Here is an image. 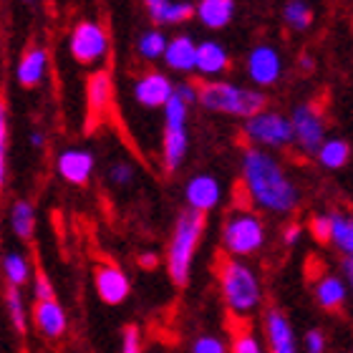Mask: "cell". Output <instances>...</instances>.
<instances>
[{
	"mask_svg": "<svg viewBox=\"0 0 353 353\" xmlns=\"http://www.w3.org/2000/svg\"><path fill=\"white\" fill-rule=\"evenodd\" d=\"M243 184L252 202L272 214H290L301 199L293 179L260 147L243 154Z\"/></svg>",
	"mask_w": 353,
	"mask_h": 353,
	"instance_id": "obj_1",
	"label": "cell"
},
{
	"mask_svg": "<svg viewBox=\"0 0 353 353\" xmlns=\"http://www.w3.org/2000/svg\"><path fill=\"white\" fill-rule=\"evenodd\" d=\"M217 280H220L222 303L232 318L248 321L258 313L263 303V285L258 272L250 265L237 258H225L217 265Z\"/></svg>",
	"mask_w": 353,
	"mask_h": 353,
	"instance_id": "obj_2",
	"label": "cell"
},
{
	"mask_svg": "<svg viewBox=\"0 0 353 353\" xmlns=\"http://www.w3.org/2000/svg\"><path fill=\"white\" fill-rule=\"evenodd\" d=\"M207 214L197 210H182L172 230V240L167 248V272L170 280L176 288H184L190 283L192 263H194V252L199 248V240L205 235Z\"/></svg>",
	"mask_w": 353,
	"mask_h": 353,
	"instance_id": "obj_3",
	"label": "cell"
},
{
	"mask_svg": "<svg viewBox=\"0 0 353 353\" xmlns=\"http://www.w3.org/2000/svg\"><path fill=\"white\" fill-rule=\"evenodd\" d=\"M199 103L217 114L252 119L265 111V96L255 88H245L230 81H205L199 83Z\"/></svg>",
	"mask_w": 353,
	"mask_h": 353,
	"instance_id": "obj_4",
	"label": "cell"
},
{
	"mask_svg": "<svg viewBox=\"0 0 353 353\" xmlns=\"http://www.w3.org/2000/svg\"><path fill=\"white\" fill-rule=\"evenodd\" d=\"M265 245V222L250 210H235L222 225V250L228 258H250Z\"/></svg>",
	"mask_w": 353,
	"mask_h": 353,
	"instance_id": "obj_5",
	"label": "cell"
},
{
	"mask_svg": "<svg viewBox=\"0 0 353 353\" xmlns=\"http://www.w3.org/2000/svg\"><path fill=\"white\" fill-rule=\"evenodd\" d=\"M187 114L190 103L182 96H172L164 106V139H162V154L167 170H179L184 162V154L190 149V134H187Z\"/></svg>",
	"mask_w": 353,
	"mask_h": 353,
	"instance_id": "obj_6",
	"label": "cell"
},
{
	"mask_svg": "<svg viewBox=\"0 0 353 353\" xmlns=\"http://www.w3.org/2000/svg\"><path fill=\"white\" fill-rule=\"evenodd\" d=\"M245 137L255 144V147H270L280 149L295 141L293 121L278 111H260L252 119L245 121Z\"/></svg>",
	"mask_w": 353,
	"mask_h": 353,
	"instance_id": "obj_7",
	"label": "cell"
},
{
	"mask_svg": "<svg viewBox=\"0 0 353 353\" xmlns=\"http://www.w3.org/2000/svg\"><path fill=\"white\" fill-rule=\"evenodd\" d=\"M109 41H106V30L96 21H81L76 23L68 38V51L74 56L76 63L81 66H91L96 61H101L106 56Z\"/></svg>",
	"mask_w": 353,
	"mask_h": 353,
	"instance_id": "obj_8",
	"label": "cell"
},
{
	"mask_svg": "<svg viewBox=\"0 0 353 353\" xmlns=\"http://www.w3.org/2000/svg\"><path fill=\"white\" fill-rule=\"evenodd\" d=\"M295 132V144L301 147L303 154H318L321 147L325 144V126L323 117L318 114V109L313 103H301L295 106L290 114Z\"/></svg>",
	"mask_w": 353,
	"mask_h": 353,
	"instance_id": "obj_9",
	"label": "cell"
},
{
	"mask_svg": "<svg viewBox=\"0 0 353 353\" xmlns=\"http://www.w3.org/2000/svg\"><path fill=\"white\" fill-rule=\"evenodd\" d=\"M263 331H265V343H268L270 353H301L293 323H290V318L280 308L265 310Z\"/></svg>",
	"mask_w": 353,
	"mask_h": 353,
	"instance_id": "obj_10",
	"label": "cell"
},
{
	"mask_svg": "<svg viewBox=\"0 0 353 353\" xmlns=\"http://www.w3.org/2000/svg\"><path fill=\"white\" fill-rule=\"evenodd\" d=\"M94 288H96V295L106 305H121L132 295V283L126 278V272L114 263L96 265Z\"/></svg>",
	"mask_w": 353,
	"mask_h": 353,
	"instance_id": "obj_11",
	"label": "cell"
},
{
	"mask_svg": "<svg viewBox=\"0 0 353 353\" xmlns=\"http://www.w3.org/2000/svg\"><path fill=\"white\" fill-rule=\"evenodd\" d=\"M172 96H174V83L157 71L139 76L134 83V99L144 109H164Z\"/></svg>",
	"mask_w": 353,
	"mask_h": 353,
	"instance_id": "obj_12",
	"label": "cell"
},
{
	"mask_svg": "<svg viewBox=\"0 0 353 353\" xmlns=\"http://www.w3.org/2000/svg\"><path fill=\"white\" fill-rule=\"evenodd\" d=\"M245 71L250 76L252 83L258 86H270L280 79V71H283V61H280V53L272 48V46H255L248 56V63H245Z\"/></svg>",
	"mask_w": 353,
	"mask_h": 353,
	"instance_id": "obj_13",
	"label": "cell"
},
{
	"mask_svg": "<svg viewBox=\"0 0 353 353\" xmlns=\"http://www.w3.org/2000/svg\"><path fill=\"white\" fill-rule=\"evenodd\" d=\"M222 190L217 176L212 174H194L184 187V199H187V207L190 210H197V212L207 214L210 210L220 205Z\"/></svg>",
	"mask_w": 353,
	"mask_h": 353,
	"instance_id": "obj_14",
	"label": "cell"
},
{
	"mask_svg": "<svg viewBox=\"0 0 353 353\" xmlns=\"http://www.w3.org/2000/svg\"><path fill=\"white\" fill-rule=\"evenodd\" d=\"M33 325H36V331L43 339H61L68 328L66 310H63V305L56 298L53 301H36V305H33Z\"/></svg>",
	"mask_w": 353,
	"mask_h": 353,
	"instance_id": "obj_15",
	"label": "cell"
},
{
	"mask_svg": "<svg viewBox=\"0 0 353 353\" xmlns=\"http://www.w3.org/2000/svg\"><path fill=\"white\" fill-rule=\"evenodd\" d=\"M94 154L88 152V149H66V152H61L59 162V174L61 179H66L68 184H76V187H81L91 179L94 174Z\"/></svg>",
	"mask_w": 353,
	"mask_h": 353,
	"instance_id": "obj_16",
	"label": "cell"
},
{
	"mask_svg": "<svg viewBox=\"0 0 353 353\" xmlns=\"http://www.w3.org/2000/svg\"><path fill=\"white\" fill-rule=\"evenodd\" d=\"M313 295H316V303L328 313H339L348 301V283L346 278H339V275H331L325 272L318 278V283L313 285Z\"/></svg>",
	"mask_w": 353,
	"mask_h": 353,
	"instance_id": "obj_17",
	"label": "cell"
},
{
	"mask_svg": "<svg viewBox=\"0 0 353 353\" xmlns=\"http://www.w3.org/2000/svg\"><path fill=\"white\" fill-rule=\"evenodd\" d=\"M197 46L190 36H174L167 46L164 53V63L176 71V74H190L197 71Z\"/></svg>",
	"mask_w": 353,
	"mask_h": 353,
	"instance_id": "obj_18",
	"label": "cell"
},
{
	"mask_svg": "<svg viewBox=\"0 0 353 353\" xmlns=\"http://www.w3.org/2000/svg\"><path fill=\"white\" fill-rule=\"evenodd\" d=\"M149 15L157 26H174V23L190 21L197 13V8L184 0H144Z\"/></svg>",
	"mask_w": 353,
	"mask_h": 353,
	"instance_id": "obj_19",
	"label": "cell"
},
{
	"mask_svg": "<svg viewBox=\"0 0 353 353\" xmlns=\"http://www.w3.org/2000/svg\"><path fill=\"white\" fill-rule=\"evenodd\" d=\"M46 63H48V53H46L41 46H30L28 51L23 53V59L18 61V68H15L18 83L26 88L38 86V83L43 81Z\"/></svg>",
	"mask_w": 353,
	"mask_h": 353,
	"instance_id": "obj_20",
	"label": "cell"
},
{
	"mask_svg": "<svg viewBox=\"0 0 353 353\" xmlns=\"http://www.w3.org/2000/svg\"><path fill=\"white\" fill-rule=\"evenodd\" d=\"M230 68V56L217 41H205L197 46V74L214 79Z\"/></svg>",
	"mask_w": 353,
	"mask_h": 353,
	"instance_id": "obj_21",
	"label": "cell"
},
{
	"mask_svg": "<svg viewBox=\"0 0 353 353\" xmlns=\"http://www.w3.org/2000/svg\"><path fill=\"white\" fill-rule=\"evenodd\" d=\"M111 99H114V83H111V76L106 71H96L86 83V103L88 111L99 117L111 106Z\"/></svg>",
	"mask_w": 353,
	"mask_h": 353,
	"instance_id": "obj_22",
	"label": "cell"
},
{
	"mask_svg": "<svg viewBox=\"0 0 353 353\" xmlns=\"http://www.w3.org/2000/svg\"><path fill=\"white\" fill-rule=\"evenodd\" d=\"M232 15H235V0H199L197 3V18L205 28H225L230 26Z\"/></svg>",
	"mask_w": 353,
	"mask_h": 353,
	"instance_id": "obj_23",
	"label": "cell"
},
{
	"mask_svg": "<svg viewBox=\"0 0 353 353\" xmlns=\"http://www.w3.org/2000/svg\"><path fill=\"white\" fill-rule=\"evenodd\" d=\"M331 220H333V232H331L333 248H336L343 258H353V214L333 210Z\"/></svg>",
	"mask_w": 353,
	"mask_h": 353,
	"instance_id": "obj_24",
	"label": "cell"
},
{
	"mask_svg": "<svg viewBox=\"0 0 353 353\" xmlns=\"http://www.w3.org/2000/svg\"><path fill=\"white\" fill-rule=\"evenodd\" d=\"M3 278L10 288H23L28 285V280L33 278L28 258L18 250H8L3 255Z\"/></svg>",
	"mask_w": 353,
	"mask_h": 353,
	"instance_id": "obj_25",
	"label": "cell"
},
{
	"mask_svg": "<svg viewBox=\"0 0 353 353\" xmlns=\"http://www.w3.org/2000/svg\"><path fill=\"white\" fill-rule=\"evenodd\" d=\"M10 230L21 240L33 237V230H36V207H33V202H28V199L13 202V207H10Z\"/></svg>",
	"mask_w": 353,
	"mask_h": 353,
	"instance_id": "obj_26",
	"label": "cell"
},
{
	"mask_svg": "<svg viewBox=\"0 0 353 353\" xmlns=\"http://www.w3.org/2000/svg\"><path fill=\"white\" fill-rule=\"evenodd\" d=\"M6 313H8V323L18 336H26L28 331V308H26V301H23L21 288H10L6 290Z\"/></svg>",
	"mask_w": 353,
	"mask_h": 353,
	"instance_id": "obj_27",
	"label": "cell"
},
{
	"mask_svg": "<svg viewBox=\"0 0 353 353\" xmlns=\"http://www.w3.org/2000/svg\"><path fill=\"white\" fill-rule=\"evenodd\" d=\"M316 157L325 170H341V167H346L348 159H351V147H348V141H343V139H325V144L321 147V152H318Z\"/></svg>",
	"mask_w": 353,
	"mask_h": 353,
	"instance_id": "obj_28",
	"label": "cell"
},
{
	"mask_svg": "<svg viewBox=\"0 0 353 353\" xmlns=\"http://www.w3.org/2000/svg\"><path fill=\"white\" fill-rule=\"evenodd\" d=\"M167 36H164L162 30H144L139 36V43H137V51H139L141 59L147 61H154V59H164V53H167Z\"/></svg>",
	"mask_w": 353,
	"mask_h": 353,
	"instance_id": "obj_29",
	"label": "cell"
},
{
	"mask_svg": "<svg viewBox=\"0 0 353 353\" xmlns=\"http://www.w3.org/2000/svg\"><path fill=\"white\" fill-rule=\"evenodd\" d=\"M283 21H285L288 28L303 33V30H308L310 23H313V10H310L303 0H290V3H285V8H283Z\"/></svg>",
	"mask_w": 353,
	"mask_h": 353,
	"instance_id": "obj_30",
	"label": "cell"
},
{
	"mask_svg": "<svg viewBox=\"0 0 353 353\" xmlns=\"http://www.w3.org/2000/svg\"><path fill=\"white\" fill-rule=\"evenodd\" d=\"M230 353H265V346L250 325H240V328L232 333Z\"/></svg>",
	"mask_w": 353,
	"mask_h": 353,
	"instance_id": "obj_31",
	"label": "cell"
},
{
	"mask_svg": "<svg viewBox=\"0 0 353 353\" xmlns=\"http://www.w3.org/2000/svg\"><path fill=\"white\" fill-rule=\"evenodd\" d=\"M190 353H230V348L220 336L205 333V336H197V339L192 341Z\"/></svg>",
	"mask_w": 353,
	"mask_h": 353,
	"instance_id": "obj_32",
	"label": "cell"
},
{
	"mask_svg": "<svg viewBox=\"0 0 353 353\" xmlns=\"http://www.w3.org/2000/svg\"><path fill=\"white\" fill-rule=\"evenodd\" d=\"M331 232H333L331 212H328V214H316V217L310 220V235L316 237L318 243H331Z\"/></svg>",
	"mask_w": 353,
	"mask_h": 353,
	"instance_id": "obj_33",
	"label": "cell"
},
{
	"mask_svg": "<svg viewBox=\"0 0 353 353\" xmlns=\"http://www.w3.org/2000/svg\"><path fill=\"white\" fill-rule=\"evenodd\" d=\"M33 298H36V301H53V298H56L53 283L48 280V275H46L41 268H38L36 275H33Z\"/></svg>",
	"mask_w": 353,
	"mask_h": 353,
	"instance_id": "obj_34",
	"label": "cell"
},
{
	"mask_svg": "<svg viewBox=\"0 0 353 353\" xmlns=\"http://www.w3.org/2000/svg\"><path fill=\"white\" fill-rule=\"evenodd\" d=\"M109 179H111V184H117V187H126V184H132V179H134V167L129 162H114L109 167Z\"/></svg>",
	"mask_w": 353,
	"mask_h": 353,
	"instance_id": "obj_35",
	"label": "cell"
},
{
	"mask_svg": "<svg viewBox=\"0 0 353 353\" xmlns=\"http://www.w3.org/2000/svg\"><path fill=\"white\" fill-rule=\"evenodd\" d=\"M325 348H328V341H325V333L321 328H310L303 336V351L305 353H325Z\"/></svg>",
	"mask_w": 353,
	"mask_h": 353,
	"instance_id": "obj_36",
	"label": "cell"
},
{
	"mask_svg": "<svg viewBox=\"0 0 353 353\" xmlns=\"http://www.w3.org/2000/svg\"><path fill=\"white\" fill-rule=\"evenodd\" d=\"M121 353H141V331L137 325H126L121 331Z\"/></svg>",
	"mask_w": 353,
	"mask_h": 353,
	"instance_id": "obj_37",
	"label": "cell"
},
{
	"mask_svg": "<svg viewBox=\"0 0 353 353\" xmlns=\"http://www.w3.org/2000/svg\"><path fill=\"white\" fill-rule=\"evenodd\" d=\"M6 149H8V117L6 109L0 111V182H6Z\"/></svg>",
	"mask_w": 353,
	"mask_h": 353,
	"instance_id": "obj_38",
	"label": "cell"
},
{
	"mask_svg": "<svg viewBox=\"0 0 353 353\" xmlns=\"http://www.w3.org/2000/svg\"><path fill=\"white\" fill-rule=\"evenodd\" d=\"M303 237V228L298 225V222H290L285 230H283V243L285 245H298Z\"/></svg>",
	"mask_w": 353,
	"mask_h": 353,
	"instance_id": "obj_39",
	"label": "cell"
},
{
	"mask_svg": "<svg viewBox=\"0 0 353 353\" xmlns=\"http://www.w3.org/2000/svg\"><path fill=\"white\" fill-rule=\"evenodd\" d=\"M341 268H343V278H346L348 290H351V298H353V258H343Z\"/></svg>",
	"mask_w": 353,
	"mask_h": 353,
	"instance_id": "obj_40",
	"label": "cell"
},
{
	"mask_svg": "<svg viewBox=\"0 0 353 353\" xmlns=\"http://www.w3.org/2000/svg\"><path fill=\"white\" fill-rule=\"evenodd\" d=\"M157 263H159V258H157L154 252H141V255H139V265L144 268V270H152V268H157Z\"/></svg>",
	"mask_w": 353,
	"mask_h": 353,
	"instance_id": "obj_41",
	"label": "cell"
},
{
	"mask_svg": "<svg viewBox=\"0 0 353 353\" xmlns=\"http://www.w3.org/2000/svg\"><path fill=\"white\" fill-rule=\"evenodd\" d=\"M30 144H33L36 149L43 147V132H33V134H30Z\"/></svg>",
	"mask_w": 353,
	"mask_h": 353,
	"instance_id": "obj_42",
	"label": "cell"
},
{
	"mask_svg": "<svg viewBox=\"0 0 353 353\" xmlns=\"http://www.w3.org/2000/svg\"><path fill=\"white\" fill-rule=\"evenodd\" d=\"M301 68H303V71H310V68H313V61H308V56H303Z\"/></svg>",
	"mask_w": 353,
	"mask_h": 353,
	"instance_id": "obj_43",
	"label": "cell"
},
{
	"mask_svg": "<svg viewBox=\"0 0 353 353\" xmlns=\"http://www.w3.org/2000/svg\"><path fill=\"white\" fill-rule=\"evenodd\" d=\"M26 3H30V0H26Z\"/></svg>",
	"mask_w": 353,
	"mask_h": 353,
	"instance_id": "obj_44",
	"label": "cell"
},
{
	"mask_svg": "<svg viewBox=\"0 0 353 353\" xmlns=\"http://www.w3.org/2000/svg\"><path fill=\"white\" fill-rule=\"evenodd\" d=\"M351 353H353V351H351Z\"/></svg>",
	"mask_w": 353,
	"mask_h": 353,
	"instance_id": "obj_45",
	"label": "cell"
}]
</instances>
